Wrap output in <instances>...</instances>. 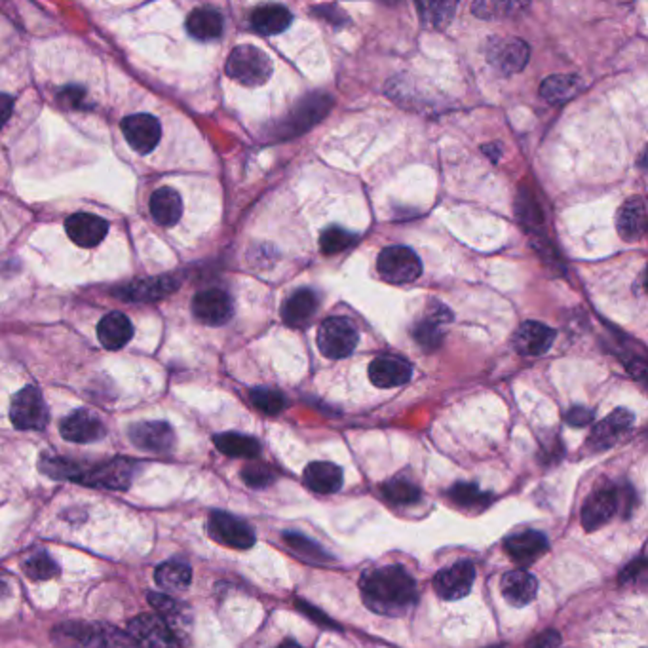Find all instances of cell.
<instances>
[{
    "instance_id": "cell-1",
    "label": "cell",
    "mask_w": 648,
    "mask_h": 648,
    "mask_svg": "<svg viewBox=\"0 0 648 648\" xmlns=\"http://www.w3.org/2000/svg\"><path fill=\"white\" fill-rule=\"evenodd\" d=\"M362 595L372 613L400 616L417 603V584L403 566H382L362 578Z\"/></svg>"
},
{
    "instance_id": "cell-2",
    "label": "cell",
    "mask_w": 648,
    "mask_h": 648,
    "mask_svg": "<svg viewBox=\"0 0 648 648\" xmlns=\"http://www.w3.org/2000/svg\"><path fill=\"white\" fill-rule=\"evenodd\" d=\"M272 59L251 44L236 46L227 59V74L242 86L257 88L272 76Z\"/></svg>"
},
{
    "instance_id": "cell-3",
    "label": "cell",
    "mask_w": 648,
    "mask_h": 648,
    "mask_svg": "<svg viewBox=\"0 0 648 648\" xmlns=\"http://www.w3.org/2000/svg\"><path fill=\"white\" fill-rule=\"evenodd\" d=\"M377 268L381 278L388 284L405 285L421 278L422 263L419 255L405 246H392L381 251Z\"/></svg>"
},
{
    "instance_id": "cell-4",
    "label": "cell",
    "mask_w": 648,
    "mask_h": 648,
    "mask_svg": "<svg viewBox=\"0 0 648 648\" xmlns=\"http://www.w3.org/2000/svg\"><path fill=\"white\" fill-rule=\"evenodd\" d=\"M318 348L329 360H343L356 350L360 335L358 329L346 318L333 316L327 318L318 329Z\"/></svg>"
},
{
    "instance_id": "cell-5",
    "label": "cell",
    "mask_w": 648,
    "mask_h": 648,
    "mask_svg": "<svg viewBox=\"0 0 648 648\" xmlns=\"http://www.w3.org/2000/svg\"><path fill=\"white\" fill-rule=\"evenodd\" d=\"M10 421L19 430H43L50 421V412L41 390L34 386L19 390L10 405Z\"/></svg>"
},
{
    "instance_id": "cell-6",
    "label": "cell",
    "mask_w": 648,
    "mask_h": 648,
    "mask_svg": "<svg viewBox=\"0 0 648 648\" xmlns=\"http://www.w3.org/2000/svg\"><path fill=\"white\" fill-rule=\"evenodd\" d=\"M137 471V462L130 459H112L103 462L92 469H84L81 476V483L90 487H102V488H114L124 490L131 485L133 476Z\"/></svg>"
},
{
    "instance_id": "cell-7",
    "label": "cell",
    "mask_w": 648,
    "mask_h": 648,
    "mask_svg": "<svg viewBox=\"0 0 648 648\" xmlns=\"http://www.w3.org/2000/svg\"><path fill=\"white\" fill-rule=\"evenodd\" d=\"M128 635L141 648H181L164 618L141 614L128 624Z\"/></svg>"
},
{
    "instance_id": "cell-8",
    "label": "cell",
    "mask_w": 648,
    "mask_h": 648,
    "mask_svg": "<svg viewBox=\"0 0 648 648\" xmlns=\"http://www.w3.org/2000/svg\"><path fill=\"white\" fill-rule=\"evenodd\" d=\"M194 318L204 325L219 327L230 322L234 314V305L230 295L223 289H204L194 295L192 299Z\"/></svg>"
},
{
    "instance_id": "cell-9",
    "label": "cell",
    "mask_w": 648,
    "mask_h": 648,
    "mask_svg": "<svg viewBox=\"0 0 648 648\" xmlns=\"http://www.w3.org/2000/svg\"><path fill=\"white\" fill-rule=\"evenodd\" d=\"M208 533L215 542L234 549H249L255 544V530L246 521L225 512L211 514Z\"/></svg>"
},
{
    "instance_id": "cell-10",
    "label": "cell",
    "mask_w": 648,
    "mask_h": 648,
    "mask_svg": "<svg viewBox=\"0 0 648 648\" xmlns=\"http://www.w3.org/2000/svg\"><path fill=\"white\" fill-rule=\"evenodd\" d=\"M487 57L490 67H493L497 73L504 76H512L527 67L530 48L525 41H521V38L509 36V38H502V41H497L493 46H490Z\"/></svg>"
},
{
    "instance_id": "cell-11",
    "label": "cell",
    "mask_w": 648,
    "mask_h": 648,
    "mask_svg": "<svg viewBox=\"0 0 648 648\" xmlns=\"http://www.w3.org/2000/svg\"><path fill=\"white\" fill-rule=\"evenodd\" d=\"M122 133L126 137L128 145L140 154L152 152L160 143L162 126L159 118L150 114H131L122 121Z\"/></svg>"
},
{
    "instance_id": "cell-12",
    "label": "cell",
    "mask_w": 648,
    "mask_h": 648,
    "mask_svg": "<svg viewBox=\"0 0 648 648\" xmlns=\"http://www.w3.org/2000/svg\"><path fill=\"white\" fill-rule=\"evenodd\" d=\"M474 580H476V566L469 561H459L436 575L434 589L441 599L457 601L471 592Z\"/></svg>"
},
{
    "instance_id": "cell-13",
    "label": "cell",
    "mask_w": 648,
    "mask_h": 648,
    "mask_svg": "<svg viewBox=\"0 0 648 648\" xmlns=\"http://www.w3.org/2000/svg\"><path fill=\"white\" fill-rule=\"evenodd\" d=\"M128 434L137 449L149 450V453H169L175 445L173 428L160 421L137 422L130 428Z\"/></svg>"
},
{
    "instance_id": "cell-14",
    "label": "cell",
    "mask_w": 648,
    "mask_h": 648,
    "mask_svg": "<svg viewBox=\"0 0 648 648\" xmlns=\"http://www.w3.org/2000/svg\"><path fill=\"white\" fill-rule=\"evenodd\" d=\"M620 508L618 488H601L589 497L582 508V527L585 530H597L614 517Z\"/></svg>"
},
{
    "instance_id": "cell-15",
    "label": "cell",
    "mask_w": 648,
    "mask_h": 648,
    "mask_svg": "<svg viewBox=\"0 0 648 648\" xmlns=\"http://www.w3.org/2000/svg\"><path fill=\"white\" fill-rule=\"evenodd\" d=\"M59 431H62L63 440L71 443H92L105 438L107 430L100 417L86 409H81L71 412L69 417L63 419Z\"/></svg>"
},
{
    "instance_id": "cell-16",
    "label": "cell",
    "mask_w": 648,
    "mask_h": 648,
    "mask_svg": "<svg viewBox=\"0 0 648 648\" xmlns=\"http://www.w3.org/2000/svg\"><path fill=\"white\" fill-rule=\"evenodd\" d=\"M635 424V415L627 409H616L606 419H603L592 431L587 445L595 450H606L613 447L624 434Z\"/></svg>"
},
{
    "instance_id": "cell-17",
    "label": "cell",
    "mask_w": 648,
    "mask_h": 648,
    "mask_svg": "<svg viewBox=\"0 0 648 648\" xmlns=\"http://www.w3.org/2000/svg\"><path fill=\"white\" fill-rule=\"evenodd\" d=\"M69 238L81 247L102 244L109 232V223L93 213H74L65 223Z\"/></svg>"
},
{
    "instance_id": "cell-18",
    "label": "cell",
    "mask_w": 648,
    "mask_h": 648,
    "mask_svg": "<svg viewBox=\"0 0 648 648\" xmlns=\"http://www.w3.org/2000/svg\"><path fill=\"white\" fill-rule=\"evenodd\" d=\"M557 333L540 322H525L514 335V348L521 356H542L552 348Z\"/></svg>"
},
{
    "instance_id": "cell-19",
    "label": "cell",
    "mask_w": 648,
    "mask_h": 648,
    "mask_svg": "<svg viewBox=\"0 0 648 648\" xmlns=\"http://www.w3.org/2000/svg\"><path fill=\"white\" fill-rule=\"evenodd\" d=\"M450 318H453V314L441 303H436L428 310L426 316L417 322L415 329H412V339L426 350H436L443 341V325L449 324Z\"/></svg>"
},
{
    "instance_id": "cell-20",
    "label": "cell",
    "mask_w": 648,
    "mask_h": 648,
    "mask_svg": "<svg viewBox=\"0 0 648 648\" xmlns=\"http://www.w3.org/2000/svg\"><path fill=\"white\" fill-rule=\"evenodd\" d=\"M412 375V367L401 358L381 356L369 365V381L377 388L403 386Z\"/></svg>"
},
{
    "instance_id": "cell-21",
    "label": "cell",
    "mask_w": 648,
    "mask_h": 648,
    "mask_svg": "<svg viewBox=\"0 0 648 648\" xmlns=\"http://www.w3.org/2000/svg\"><path fill=\"white\" fill-rule=\"evenodd\" d=\"M504 547L508 556L519 565L538 561L547 552V538L538 530H523L519 535L506 538Z\"/></svg>"
},
{
    "instance_id": "cell-22",
    "label": "cell",
    "mask_w": 648,
    "mask_h": 648,
    "mask_svg": "<svg viewBox=\"0 0 648 648\" xmlns=\"http://www.w3.org/2000/svg\"><path fill=\"white\" fill-rule=\"evenodd\" d=\"M618 234L625 242H637L646 230V204L641 196L627 198L616 215Z\"/></svg>"
},
{
    "instance_id": "cell-23",
    "label": "cell",
    "mask_w": 648,
    "mask_h": 648,
    "mask_svg": "<svg viewBox=\"0 0 648 648\" xmlns=\"http://www.w3.org/2000/svg\"><path fill=\"white\" fill-rule=\"evenodd\" d=\"M320 305L318 295L312 289H297L291 293L282 306V320L289 327H305Z\"/></svg>"
},
{
    "instance_id": "cell-24",
    "label": "cell",
    "mask_w": 648,
    "mask_h": 648,
    "mask_svg": "<svg viewBox=\"0 0 648 648\" xmlns=\"http://www.w3.org/2000/svg\"><path fill=\"white\" fill-rule=\"evenodd\" d=\"M177 289V280L169 276L162 278H149L141 282H133L130 285L121 287V291H116V295L121 299L133 301V303H150L164 299L166 295L173 293Z\"/></svg>"
},
{
    "instance_id": "cell-25",
    "label": "cell",
    "mask_w": 648,
    "mask_h": 648,
    "mask_svg": "<svg viewBox=\"0 0 648 648\" xmlns=\"http://www.w3.org/2000/svg\"><path fill=\"white\" fill-rule=\"evenodd\" d=\"M331 100L327 95H320V93H312L308 97L295 107L291 118H289V126H291V133H301L306 131L308 128H312L314 124H318L322 118L331 111Z\"/></svg>"
},
{
    "instance_id": "cell-26",
    "label": "cell",
    "mask_w": 648,
    "mask_h": 648,
    "mask_svg": "<svg viewBox=\"0 0 648 648\" xmlns=\"http://www.w3.org/2000/svg\"><path fill=\"white\" fill-rule=\"evenodd\" d=\"M500 589L504 599L512 606H527L537 597L538 582L527 571H509L502 576Z\"/></svg>"
},
{
    "instance_id": "cell-27",
    "label": "cell",
    "mask_w": 648,
    "mask_h": 648,
    "mask_svg": "<svg viewBox=\"0 0 648 648\" xmlns=\"http://www.w3.org/2000/svg\"><path fill=\"white\" fill-rule=\"evenodd\" d=\"M97 337L107 350H121L133 337V325L122 312H111L97 325Z\"/></svg>"
},
{
    "instance_id": "cell-28",
    "label": "cell",
    "mask_w": 648,
    "mask_h": 648,
    "mask_svg": "<svg viewBox=\"0 0 648 648\" xmlns=\"http://www.w3.org/2000/svg\"><path fill=\"white\" fill-rule=\"evenodd\" d=\"M305 485L318 495H333L343 487V469L333 462H310L305 469Z\"/></svg>"
},
{
    "instance_id": "cell-29",
    "label": "cell",
    "mask_w": 648,
    "mask_h": 648,
    "mask_svg": "<svg viewBox=\"0 0 648 648\" xmlns=\"http://www.w3.org/2000/svg\"><path fill=\"white\" fill-rule=\"evenodd\" d=\"M149 208L152 219L160 227H173L181 219V213H183V202L179 192L169 187H162L156 190L152 194Z\"/></svg>"
},
{
    "instance_id": "cell-30",
    "label": "cell",
    "mask_w": 648,
    "mask_h": 648,
    "mask_svg": "<svg viewBox=\"0 0 648 648\" xmlns=\"http://www.w3.org/2000/svg\"><path fill=\"white\" fill-rule=\"evenodd\" d=\"M291 24L293 14L280 5H266L251 14V27L265 36L280 34L287 31Z\"/></svg>"
},
{
    "instance_id": "cell-31",
    "label": "cell",
    "mask_w": 648,
    "mask_h": 648,
    "mask_svg": "<svg viewBox=\"0 0 648 648\" xmlns=\"http://www.w3.org/2000/svg\"><path fill=\"white\" fill-rule=\"evenodd\" d=\"M223 15L213 8H198L190 12L187 19V29L190 36L198 38V41H215L223 34Z\"/></svg>"
},
{
    "instance_id": "cell-32",
    "label": "cell",
    "mask_w": 648,
    "mask_h": 648,
    "mask_svg": "<svg viewBox=\"0 0 648 648\" xmlns=\"http://www.w3.org/2000/svg\"><path fill=\"white\" fill-rule=\"evenodd\" d=\"M582 81L573 74H552L540 84V95L547 103L561 105L571 102L580 92Z\"/></svg>"
},
{
    "instance_id": "cell-33",
    "label": "cell",
    "mask_w": 648,
    "mask_h": 648,
    "mask_svg": "<svg viewBox=\"0 0 648 648\" xmlns=\"http://www.w3.org/2000/svg\"><path fill=\"white\" fill-rule=\"evenodd\" d=\"M213 443L223 455L234 457V459H255L261 450V445L257 440L251 436L236 434V431H225V434L215 436Z\"/></svg>"
},
{
    "instance_id": "cell-34",
    "label": "cell",
    "mask_w": 648,
    "mask_h": 648,
    "mask_svg": "<svg viewBox=\"0 0 648 648\" xmlns=\"http://www.w3.org/2000/svg\"><path fill=\"white\" fill-rule=\"evenodd\" d=\"M154 580L166 592H183L190 585L192 580V571L190 566L179 561H168L156 568Z\"/></svg>"
},
{
    "instance_id": "cell-35",
    "label": "cell",
    "mask_w": 648,
    "mask_h": 648,
    "mask_svg": "<svg viewBox=\"0 0 648 648\" xmlns=\"http://www.w3.org/2000/svg\"><path fill=\"white\" fill-rule=\"evenodd\" d=\"M382 495L388 502L398 504V506H409L415 504L421 498V488L417 483H412L409 478L396 476L384 483Z\"/></svg>"
},
{
    "instance_id": "cell-36",
    "label": "cell",
    "mask_w": 648,
    "mask_h": 648,
    "mask_svg": "<svg viewBox=\"0 0 648 648\" xmlns=\"http://www.w3.org/2000/svg\"><path fill=\"white\" fill-rule=\"evenodd\" d=\"M417 8L426 25L441 29L453 19L457 3H449V0H424V3L417 5Z\"/></svg>"
},
{
    "instance_id": "cell-37",
    "label": "cell",
    "mask_w": 648,
    "mask_h": 648,
    "mask_svg": "<svg viewBox=\"0 0 648 648\" xmlns=\"http://www.w3.org/2000/svg\"><path fill=\"white\" fill-rule=\"evenodd\" d=\"M24 571L31 580L43 582V580L55 578L59 575V565L52 559L50 554L36 552L25 559Z\"/></svg>"
},
{
    "instance_id": "cell-38",
    "label": "cell",
    "mask_w": 648,
    "mask_h": 648,
    "mask_svg": "<svg viewBox=\"0 0 648 648\" xmlns=\"http://www.w3.org/2000/svg\"><path fill=\"white\" fill-rule=\"evenodd\" d=\"M449 498L460 508H485L493 497L481 490L471 483H457L449 488Z\"/></svg>"
},
{
    "instance_id": "cell-39",
    "label": "cell",
    "mask_w": 648,
    "mask_h": 648,
    "mask_svg": "<svg viewBox=\"0 0 648 648\" xmlns=\"http://www.w3.org/2000/svg\"><path fill=\"white\" fill-rule=\"evenodd\" d=\"M284 542L289 546L291 552L308 561V563H322V561H327L329 556L324 552V549L316 544V542H312L301 535H293V533H285L284 535Z\"/></svg>"
},
{
    "instance_id": "cell-40",
    "label": "cell",
    "mask_w": 648,
    "mask_h": 648,
    "mask_svg": "<svg viewBox=\"0 0 648 648\" xmlns=\"http://www.w3.org/2000/svg\"><path fill=\"white\" fill-rule=\"evenodd\" d=\"M525 8H527V5H523V3H506V0L488 3V0H479V3L471 6V12H474L481 19H504V17L516 15L517 12H523Z\"/></svg>"
},
{
    "instance_id": "cell-41",
    "label": "cell",
    "mask_w": 648,
    "mask_h": 648,
    "mask_svg": "<svg viewBox=\"0 0 648 648\" xmlns=\"http://www.w3.org/2000/svg\"><path fill=\"white\" fill-rule=\"evenodd\" d=\"M356 242V236L352 232L341 228V227H329L322 232L320 238V249L324 255H337Z\"/></svg>"
},
{
    "instance_id": "cell-42",
    "label": "cell",
    "mask_w": 648,
    "mask_h": 648,
    "mask_svg": "<svg viewBox=\"0 0 648 648\" xmlns=\"http://www.w3.org/2000/svg\"><path fill=\"white\" fill-rule=\"evenodd\" d=\"M249 398L251 403L259 411H263L265 415H278V412H282L287 405L285 398L280 394V392L272 388H253Z\"/></svg>"
},
{
    "instance_id": "cell-43",
    "label": "cell",
    "mask_w": 648,
    "mask_h": 648,
    "mask_svg": "<svg viewBox=\"0 0 648 648\" xmlns=\"http://www.w3.org/2000/svg\"><path fill=\"white\" fill-rule=\"evenodd\" d=\"M41 469L43 474L53 479H69V481H78L84 471L76 462H71L67 459H53V457L43 459Z\"/></svg>"
},
{
    "instance_id": "cell-44",
    "label": "cell",
    "mask_w": 648,
    "mask_h": 648,
    "mask_svg": "<svg viewBox=\"0 0 648 648\" xmlns=\"http://www.w3.org/2000/svg\"><path fill=\"white\" fill-rule=\"evenodd\" d=\"M244 481L253 488H263L274 481V474L265 464H249L242 469Z\"/></svg>"
},
{
    "instance_id": "cell-45",
    "label": "cell",
    "mask_w": 648,
    "mask_h": 648,
    "mask_svg": "<svg viewBox=\"0 0 648 648\" xmlns=\"http://www.w3.org/2000/svg\"><path fill=\"white\" fill-rule=\"evenodd\" d=\"M592 421H594V411H589L585 407H573L566 412V422L575 428L587 426Z\"/></svg>"
},
{
    "instance_id": "cell-46",
    "label": "cell",
    "mask_w": 648,
    "mask_h": 648,
    "mask_svg": "<svg viewBox=\"0 0 648 648\" xmlns=\"http://www.w3.org/2000/svg\"><path fill=\"white\" fill-rule=\"evenodd\" d=\"M84 95H86L84 90L76 88V86L65 88V90H62V93H59V97H62V103L67 105V109H81L82 102H84Z\"/></svg>"
},
{
    "instance_id": "cell-47",
    "label": "cell",
    "mask_w": 648,
    "mask_h": 648,
    "mask_svg": "<svg viewBox=\"0 0 648 648\" xmlns=\"http://www.w3.org/2000/svg\"><path fill=\"white\" fill-rule=\"evenodd\" d=\"M559 643H561L559 633L549 630V632L538 635L535 641H530L527 648H559Z\"/></svg>"
},
{
    "instance_id": "cell-48",
    "label": "cell",
    "mask_w": 648,
    "mask_h": 648,
    "mask_svg": "<svg viewBox=\"0 0 648 648\" xmlns=\"http://www.w3.org/2000/svg\"><path fill=\"white\" fill-rule=\"evenodd\" d=\"M295 606H297V608H301V611L305 613V614H308V618H312V620H316L318 624H322V625H329V627H339L337 624H333L331 620H329V616H325V614H322V613H318L316 611V608H314V606H310L308 603H305L303 599H297V603H295Z\"/></svg>"
},
{
    "instance_id": "cell-49",
    "label": "cell",
    "mask_w": 648,
    "mask_h": 648,
    "mask_svg": "<svg viewBox=\"0 0 648 648\" xmlns=\"http://www.w3.org/2000/svg\"><path fill=\"white\" fill-rule=\"evenodd\" d=\"M150 603H152V606L156 608V611L162 613V614H171V613H175V603H173V599L168 597V595L152 594V595H150Z\"/></svg>"
},
{
    "instance_id": "cell-50",
    "label": "cell",
    "mask_w": 648,
    "mask_h": 648,
    "mask_svg": "<svg viewBox=\"0 0 648 648\" xmlns=\"http://www.w3.org/2000/svg\"><path fill=\"white\" fill-rule=\"evenodd\" d=\"M14 111V100L6 93H0V130L5 128V124L8 122V118L12 116Z\"/></svg>"
},
{
    "instance_id": "cell-51",
    "label": "cell",
    "mask_w": 648,
    "mask_h": 648,
    "mask_svg": "<svg viewBox=\"0 0 648 648\" xmlns=\"http://www.w3.org/2000/svg\"><path fill=\"white\" fill-rule=\"evenodd\" d=\"M644 566H646V559L644 557H639L637 561H633L630 566H627L625 568V571L622 573V576H620V582H627V580H632V578H635L637 575H641L643 571H644Z\"/></svg>"
},
{
    "instance_id": "cell-52",
    "label": "cell",
    "mask_w": 648,
    "mask_h": 648,
    "mask_svg": "<svg viewBox=\"0 0 648 648\" xmlns=\"http://www.w3.org/2000/svg\"><path fill=\"white\" fill-rule=\"evenodd\" d=\"M8 595H10V585L3 576H0V603H3Z\"/></svg>"
},
{
    "instance_id": "cell-53",
    "label": "cell",
    "mask_w": 648,
    "mask_h": 648,
    "mask_svg": "<svg viewBox=\"0 0 648 648\" xmlns=\"http://www.w3.org/2000/svg\"><path fill=\"white\" fill-rule=\"evenodd\" d=\"M278 648H303L299 643H295V641H291V639H287V641H284Z\"/></svg>"
}]
</instances>
